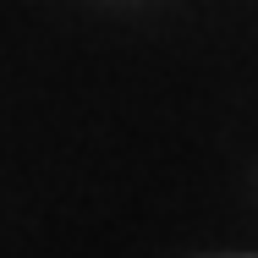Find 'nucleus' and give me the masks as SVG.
<instances>
[]
</instances>
